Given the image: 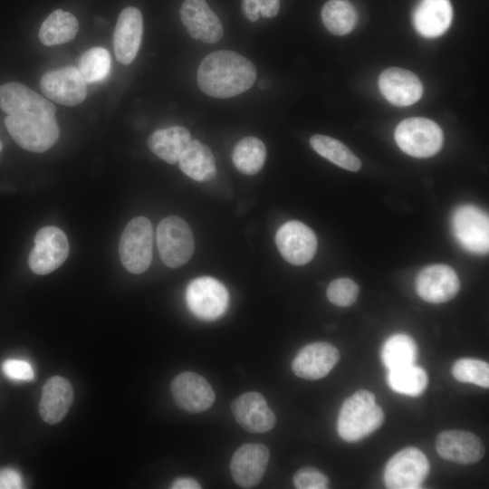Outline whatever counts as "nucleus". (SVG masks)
I'll list each match as a JSON object with an SVG mask.
<instances>
[{
  "label": "nucleus",
  "instance_id": "28",
  "mask_svg": "<svg viewBox=\"0 0 489 489\" xmlns=\"http://www.w3.org/2000/svg\"><path fill=\"white\" fill-rule=\"evenodd\" d=\"M324 26L335 35L350 34L358 22V13L348 0H329L321 12Z\"/></svg>",
  "mask_w": 489,
  "mask_h": 489
},
{
  "label": "nucleus",
  "instance_id": "25",
  "mask_svg": "<svg viewBox=\"0 0 489 489\" xmlns=\"http://www.w3.org/2000/svg\"><path fill=\"white\" fill-rule=\"evenodd\" d=\"M190 140V133L186 128L172 126L154 131L148 139V146L161 159L176 164Z\"/></svg>",
  "mask_w": 489,
  "mask_h": 489
},
{
  "label": "nucleus",
  "instance_id": "8",
  "mask_svg": "<svg viewBox=\"0 0 489 489\" xmlns=\"http://www.w3.org/2000/svg\"><path fill=\"white\" fill-rule=\"evenodd\" d=\"M428 471L427 456L418 448L408 446L388 461L384 470V483L390 489L420 488Z\"/></svg>",
  "mask_w": 489,
  "mask_h": 489
},
{
  "label": "nucleus",
  "instance_id": "30",
  "mask_svg": "<svg viewBox=\"0 0 489 489\" xmlns=\"http://www.w3.org/2000/svg\"><path fill=\"white\" fill-rule=\"evenodd\" d=\"M310 143L318 154L344 169L358 171L361 167L360 159L336 139L316 134L310 139Z\"/></svg>",
  "mask_w": 489,
  "mask_h": 489
},
{
  "label": "nucleus",
  "instance_id": "14",
  "mask_svg": "<svg viewBox=\"0 0 489 489\" xmlns=\"http://www.w3.org/2000/svg\"><path fill=\"white\" fill-rule=\"evenodd\" d=\"M459 288L460 282L456 273L445 264H433L424 268L416 281L419 297L431 303L450 301L457 294Z\"/></svg>",
  "mask_w": 489,
  "mask_h": 489
},
{
  "label": "nucleus",
  "instance_id": "35",
  "mask_svg": "<svg viewBox=\"0 0 489 489\" xmlns=\"http://www.w3.org/2000/svg\"><path fill=\"white\" fill-rule=\"evenodd\" d=\"M359 293V287L355 282L349 278H339L332 281L327 287L328 300L340 307L353 304Z\"/></svg>",
  "mask_w": 489,
  "mask_h": 489
},
{
  "label": "nucleus",
  "instance_id": "37",
  "mask_svg": "<svg viewBox=\"0 0 489 489\" xmlns=\"http://www.w3.org/2000/svg\"><path fill=\"white\" fill-rule=\"evenodd\" d=\"M294 486L298 489H325L328 487V477L317 468L305 466L293 475Z\"/></svg>",
  "mask_w": 489,
  "mask_h": 489
},
{
  "label": "nucleus",
  "instance_id": "22",
  "mask_svg": "<svg viewBox=\"0 0 489 489\" xmlns=\"http://www.w3.org/2000/svg\"><path fill=\"white\" fill-rule=\"evenodd\" d=\"M0 109L8 115L55 116V107L52 102L19 82H8L0 86Z\"/></svg>",
  "mask_w": 489,
  "mask_h": 489
},
{
  "label": "nucleus",
  "instance_id": "23",
  "mask_svg": "<svg viewBox=\"0 0 489 489\" xmlns=\"http://www.w3.org/2000/svg\"><path fill=\"white\" fill-rule=\"evenodd\" d=\"M452 17L449 0H420L412 14V23L420 35L436 38L447 31Z\"/></svg>",
  "mask_w": 489,
  "mask_h": 489
},
{
  "label": "nucleus",
  "instance_id": "5",
  "mask_svg": "<svg viewBox=\"0 0 489 489\" xmlns=\"http://www.w3.org/2000/svg\"><path fill=\"white\" fill-rule=\"evenodd\" d=\"M153 228L144 216L131 219L125 226L119 244L123 266L131 273L145 272L152 259Z\"/></svg>",
  "mask_w": 489,
  "mask_h": 489
},
{
  "label": "nucleus",
  "instance_id": "38",
  "mask_svg": "<svg viewBox=\"0 0 489 489\" xmlns=\"http://www.w3.org/2000/svg\"><path fill=\"white\" fill-rule=\"evenodd\" d=\"M2 369L8 379L15 381H30L34 377L32 365L23 360H6L2 365Z\"/></svg>",
  "mask_w": 489,
  "mask_h": 489
},
{
  "label": "nucleus",
  "instance_id": "2",
  "mask_svg": "<svg viewBox=\"0 0 489 489\" xmlns=\"http://www.w3.org/2000/svg\"><path fill=\"white\" fill-rule=\"evenodd\" d=\"M382 408L369 390L360 389L345 399L338 417L339 436L357 442L375 432L384 422Z\"/></svg>",
  "mask_w": 489,
  "mask_h": 489
},
{
  "label": "nucleus",
  "instance_id": "21",
  "mask_svg": "<svg viewBox=\"0 0 489 489\" xmlns=\"http://www.w3.org/2000/svg\"><path fill=\"white\" fill-rule=\"evenodd\" d=\"M231 410L236 422L251 433H264L274 427L275 416L262 394L244 393L233 400Z\"/></svg>",
  "mask_w": 489,
  "mask_h": 489
},
{
  "label": "nucleus",
  "instance_id": "16",
  "mask_svg": "<svg viewBox=\"0 0 489 489\" xmlns=\"http://www.w3.org/2000/svg\"><path fill=\"white\" fill-rule=\"evenodd\" d=\"M171 393L175 402L191 413L202 412L215 401V393L207 380L190 371L182 372L173 379Z\"/></svg>",
  "mask_w": 489,
  "mask_h": 489
},
{
  "label": "nucleus",
  "instance_id": "40",
  "mask_svg": "<svg viewBox=\"0 0 489 489\" xmlns=\"http://www.w3.org/2000/svg\"><path fill=\"white\" fill-rule=\"evenodd\" d=\"M170 488L172 489H199L200 484L192 478H178L175 480Z\"/></svg>",
  "mask_w": 489,
  "mask_h": 489
},
{
  "label": "nucleus",
  "instance_id": "9",
  "mask_svg": "<svg viewBox=\"0 0 489 489\" xmlns=\"http://www.w3.org/2000/svg\"><path fill=\"white\" fill-rule=\"evenodd\" d=\"M226 288L216 279L202 276L192 280L186 290V301L198 319L213 321L222 316L228 306Z\"/></svg>",
  "mask_w": 489,
  "mask_h": 489
},
{
  "label": "nucleus",
  "instance_id": "34",
  "mask_svg": "<svg viewBox=\"0 0 489 489\" xmlns=\"http://www.w3.org/2000/svg\"><path fill=\"white\" fill-rule=\"evenodd\" d=\"M452 374L460 382L489 388V365L485 361L471 358L460 359L454 363Z\"/></svg>",
  "mask_w": 489,
  "mask_h": 489
},
{
  "label": "nucleus",
  "instance_id": "29",
  "mask_svg": "<svg viewBox=\"0 0 489 489\" xmlns=\"http://www.w3.org/2000/svg\"><path fill=\"white\" fill-rule=\"evenodd\" d=\"M266 158L264 142L253 136L244 137L235 146L232 159L243 174L254 175L263 168Z\"/></svg>",
  "mask_w": 489,
  "mask_h": 489
},
{
  "label": "nucleus",
  "instance_id": "4",
  "mask_svg": "<svg viewBox=\"0 0 489 489\" xmlns=\"http://www.w3.org/2000/svg\"><path fill=\"white\" fill-rule=\"evenodd\" d=\"M399 149L414 158H429L443 146V131L433 120L414 117L403 120L394 133Z\"/></svg>",
  "mask_w": 489,
  "mask_h": 489
},
{
  "label": "nucleus",
  "instance_id": "39",
  "mask_svg": "<svg viewBox=\"0 0 489 489\" xmlns=\"http://www.w3.org/2000/svg\"><path fill=\"white\" fill-rule=\"evenodd\" d=\"M23 487V479L17 470L12 467L0 469V489H20Z\"/></svg>",
  "mask_w": 489,
  "mask_h": 489
},
{
  "label": "nucleus",
  "instance_id": "6",
  "mask_svg": "<svg viewBox=\"0 0 489 489\" xmlns=\"http://www.w3.org/2000/svg\"><path fill=\"white\" fill-rule=\"evenodd\" d=\"M157 244L161 260L171 268L187 264L195 249L191 228L177 216H169L160 221L157 228Z\"/></svg>",
  "mask_w": 489,
  "mask_h": 489
},
{
  "label": "nucleus",
  "instance_id": "7",
  "mask_svg": "<svg viewBox=\"0 0 489 489\" xmlns=\"http://www.w3.org/2000/svg\"><path fill=\"white\" fill-rule=\"evenodd\" d=\"M453 234L466 251L485 254L489 249V220L487 214L473 205L455 209L451 217Z\"/></svg>",
  "mask_w": 489,
  "mask_h": 489
},
{
  "label": "nucleus",
  "instance_id": "31",
  "mask_svg": "<svg viewBox=\"0 0 489 489\" xmlns=\"http://www.w3.org/2000/svg\"><path fill=\"white\" fill-rule=\"evenodd\" d=\"M389 388L399 394L418 397L427 387L426 371L414 364L389 369L387 377Z\"/></svg>",
  "mask_w": 489,
  "mask_h": 489
},
{
  "label": "nucleus",
  "instance_id": "19",
  "mask_svg": "<svg viewBox=\"0 0 489 489\" xmlns=\"http://www.w3.org/2000/svg\"><path fill=\"white\" fill-rule=\"evenodd\" d=\"M340 352L328 342H314L303 347L292 362L293 373L305 379L325 377L337 364Z\"/></svg>",
  "mask_w": 489,
  "mask_h": 489
},
{
  "label": "nucleus",
  "instance_id": "17",
  "mask_svg": "<svg viewBox=\"0 0 489 489\" xmlns=\"http://www.w3.org/2000/svg\"><path fill=\"white\" fill-rule=\"evenodd\" d=\"M143 33L140 11L133 6L124 8L117 20L113 34V47L117 61L131 63L139 52Z\"/></svg>",
  "mask_w": 489,
  "mask_h": 489
},
{
  "label": "nucleus",
  "instance_id": "24",
  "mask_svg": "<svg viewBox=\"0 0 489 489\" xmlns=\"http://www.w3.org/2000/svg\"><path fill=\"white\" fill-rule=\"evenodd\" d=\"M73 400V389L64 378H50L43 387L39 403L42 418L48 424H57L67 414Z\"/></svg>",
  "mask_w": 489,
  "mask_h": 489
},
{
  "label": "nucleus",
  "instance_id": "11",
  "mask_svg": "<svg viewBox=\"0 0 489 489\" xmlns=\"http://www.w3.org/2000/svg\"><path fill=\"white\" fill-rule=\"evenodd\" d=\"M40 88L47 98L65 106L78 105L87 95V83L74 66L45 72L40 80Z\"/></svg>",
  "mask_w": 489,
  "mask_h": 489
},
{
  "label": "nucleus",
  "instance_id": "13",
  "mask_svg": "<svg viewBox=\"0 0 489 489\" xmlns=\"http://www.w3.org/2000/svg\"><path fill=\"white\" fill-rule=\"evenodd\" d=\"M180 18L189 35L196 40L215 43L224 35L220 19L206 0H185Z\"/></svg>",
  "mask_w": 489,
  "mask_h": 489
},
{
  "label": "nucleus",
  "instance_id": "26",
  "mask_svg": "<svg viewBox=\"0 0 489 489\" xmlns=\"http://www.w3.org/2000/svg\"><path fill=\"white\" fill-rule=\"evenodd\" d=\"M180 169L190 178L206 182L216 175L215 158L210 149L197 139H191L178 162Z\"/></svg>",
  "mask_w": 489,
  "mask_h": 489
},
{
  "label": "nucleus",
  "instance_id": "12",
  "mask_svg": "<svg viewBox=\"0 0 489 489\" xmlns=\"http://www.w3.org/2000/svg\"><path fill=\"white\" fill-rule=\"evenodd\" d=\"M275 243L282 256L294 265L307 264L317 251V238L313 231L295 220L286 222L278 229Z\"/></svg>",
  "mask_w": 489,
  "mask_h": 489
},
{
  "label": "nucleus",
  "instance_id": "32",
  "mask_svg": "<svg viewBox=\"0 0 489 489\" xmlns=\"http://www.w3.org/2000/svg\"><path fill=\"white\" fill-rule=\"evenodd\" d=\"M417 354L414 340L401 333L389 337L381 350L382 362L388 370L414 364Z\"/></svg>",
  "mask_w": 489,
  "mask_h": 489
},
{
  "label": "nucleus",
  "instance_id": "42",
  "mask_svg": "<svg viewBox=\"0 0 489 489\" xmlns=\"http://www.w3.org/2000/svg\"><path fill=\"white\" fill-rule=\"evenodd\" d=\"M1 148H2V146H1V143H0V150H1Z\"/></svg>",
  "mask_w": 489,
  "mask_h": 489
},
{
  "label": "nucleus",
  "instance_id": "41",
  "mask_svg": "<svg viewBox=\"0 0 489 489\" xmlns=\"http://www.w3.org/2000/svg\"><path fill=\"white\" fill-rule=\"evenodd\" d=\"M270 85H271V82H270L268 80H266V79L261 80V82H260V83H259V87H260L261 89H267V88L270 87Z\"/></svg>",
  "mask_w": 489,
  "mask_h": 489
},
{
  "label": "nucleus",
  "instance_id": "33",
  "mask_svg": "<svg viewBox=\"0 0 489 489\" xmlns=\"http://www.w3.org/2000/svg\"><path fill=\"white\" fill-rule=\"evenodd\" d=\"M77 68L87 84L101 82L110 72V54L102 47L91 48L82 54Z\"/></svg>",
  "mask_w": 489,
  "mask_h": 489
},
{
  "label": "nucleus",
  "instance_id": "27",
  "mask_svg": "<svg viewBox=\"0 0 489 489\" xmlns=\"http://www.w3.org/2000/svg\"><path fill=\"white\" fill-rule=\"evenodd\" d=\"M79 24L70 12L55 10L42 24L39 39L46 46L62 44L72 40L77 34Z\"/></svg>",
  "mask_w": 489,
  "mask_h": 489
},
{
  "label": "nucleus",
  "instance_id": "20",
  "mask_svg": "<svg viewBox=\"0 0 489 489\" xmlns=\"http://www.w3.org/2000/svg\"><path fill=\"white\" fill-rule=\"evenodd\" d=\"M436 448L442 458L464 465L476 463L484 455L481 439L465 430H446L439 433L436 439Z\"/></svg>",
  "mask_w": 489,
  "mask_h": 489
},
{
  "label": "nucleus",
  "instance_id": "36",
  "mask_svg": "<svg viewBox=\"0 0 489 489\" xmlns=\"http://www.w3.org/2000/svg\"><path fill=\"white\" fill-rule=\"evenodd\" d=\"M280 9V0H242V12L245 18L255 22L260 15L265 18L275 16Z\"/></svg>",
  "mask_w": 489,
  "mask_h": 489
},
{
  "label": "nucleus",
  "instance_id": "1",
  "mask_svg": "<svg viewBox=\"0 0 489 489\" xmlns=\"http://www.w3.org/2000/svg\"><path fill=\"white\" fill-rule=\"evenodd\" d=\"M197 80L200 90L206 95L225 99L250 89L256 80V69L240 53L216 51L202 60Z\"/></svg>",
  "mask_w": 489,
  "mask_h": 489
},
{
  "label": "nucleus",
  "instance_id": "15",
  "mask_svg": "<svg viewBox=\"0 0 489 489\" xmlns=\"http://www.w3.org/2000/svg\"><path fill=\"white\" fill-rule=\"evenodd\" d=\"M269 449L259 443H246L234 453L230 472L235 483L251 488L262 479L269 460Z\"/></svg>",
  "mask_w": 489,
  "mask_h": 489
},
{
  "label": "nucleus",
  "instance_id": "18",
  "mask_svg": "<svg viewBox=\"0 0 489 489\" xmlns=\"http://www.w3.org/2000/svg\"><path fill=\"white\" fill-rule=\"evenodd\" d=\"M379 87L387 101L399 107L416 103L423 93L418 77L408 70L398 67L388 68L380 73Z\"/></svg>",
  "mask_w": 489,
  "mask_h": 489
},
{
  "label": "nucleus",
  "instance_id": "10",
  "mask_svg": "<svg viewBox=\"0 0 489 489\" xmlns=\"http://www.w3.org/2000/svg\"><path fill=\"white\" fill-rule=\"evenodd\" d=\"M68 254L69 243L64 232L57 226H44L35 235L29 267L34 273L44 275L60 267Z\"/></svg>",
  "mask_w": 489,
  "mask_h": 489
},
{
  "label": "nucleus",
  "instance_id": "3",
  "mask_svg": "<svg viewBox=\"0 0 489 489\" xmlns=\"http://www.w3.org/2000/svg\"><path fill=\"white\" fill-rule=\"evenodd\" d=\"M5 123L14 141L29 151H46L59 138L60 130L55 116L12 114L7 115Z\"/></svg>",
  "mask_w": 489,
  "mask_h": 489
}]
</instances>
